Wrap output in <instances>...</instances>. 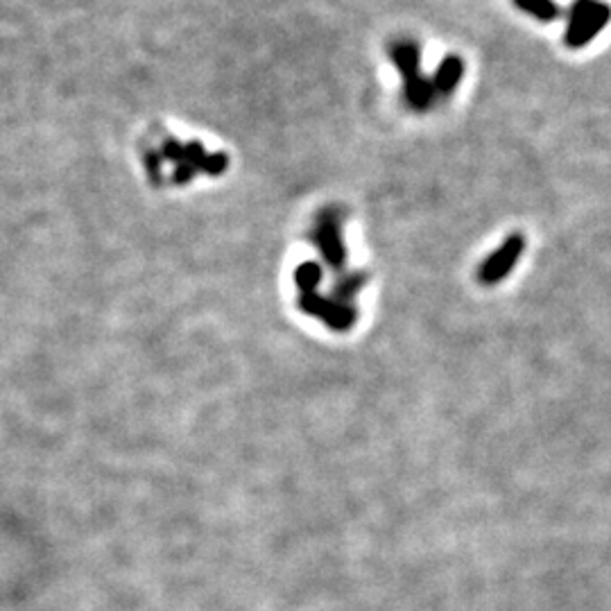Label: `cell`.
<instances>
[{"instance_id": "1", "label": "cell", "mask_w": 611, "mask_h": 611, "mask_svg": "<svg viewBox=\"0 0 611 611\" xmlns=\"http://www.w3.org/2000/svg\"><path fill=\"white\" fill-rule=\"evenodd\" d=\"M611 21V7L602 0H573L566 19L564 43L566 48H584L607 28Z\"/></svg>"}, {"instance_id": "2", "label": "cell", "mask_w": 611, "mask_h": 611, "mask_svg": "<svg viewBox=\"0 0 611 611\" xmlns=\"http://www.w3.org/2000/svg\"><path fill=\"white\" fill-rule=\"evenodd\" d=\"M299 306L306 315L317 317V320H322L329 329L338 333L354 329V324L358 320L354 304H342L338 299L322 297L317 295V292H301Z\"/></svg>"}, {"instance_id": "3", "label": "cell", "mask_w": 611, "mask_h": 611, "mask_svg": "<svg viewBox=\"0 0 611 611\" xmlns=\"http://www.w3.org/2000/svg\"><path fill=\"white\" fill-rule=\"evenodd\" d=\"M163 157L179 163H186V166H193L195 170H202L206 175H222L229 166V157L225 152H215L206 154L204 148L197 141L193 143H179L175 139L163 141Z\"/></svg>"}, {"instance_id": "4", "label": "cell", "mask_w": 611, "mask_h": 611, "mask_svg": "<svg viewBox=\"0 0 611 611\" xmlns=\"http://www.w3.org/2000/svg\"><path fill=\"white\" fill-rule=\"evenodd\" d=\"M523 249H526V238L521 234H512L503 240V245L496 249V252L489 254L483 265L478 268V281L483 286H496L501 283L507 274H510L519 258L523 256Z\"/></svg>"}, {"instance_id": "5", "label": "cell", "mask_w": 611, "mask_h": 611, "mask_svg": "<svg viewBox=\"0 0 611 611\" xmlns=\"http://www.w3.org/2000/svg\"><path fill=\"white\" fill-rule=\"evenodd\" d=\"M315 243L317 247H320V252L324 254L326 263H329L331 268L340 270L344 265V258H347V252H344V245H342L338 213L324 211L320 215V220H317V227H315Z\"/></svg>"}, {"instance_id": "6", "label": "cell", "mask_w": 611, "mask_h": 611, "mask_svg": "<svg viewBox=\"0 0 611 611\" xmlns=\"http://www.w3.org/2000/svg\"><path fill=\"white\" fill-rule=\"evenodd\" d=\"M464 75V62L460 55H446L444 62L437 66L435 77H433V89L440 96H451L458 89Z\"/></svg>"}, {"instance_id": "7", "label": "cell", "mask_w": 611, "mask_h": 611, "mask_svg": "<svg viewBox=\"0 0 611 611\" xmlns=\"http://www.w3.org/2000/svg\"><path fill=\"white\" fill-rule=\"evenodd\" d=\"M392 59L394 64H397V68L403 75V82H412L417 80V77H421V71H419V46L415 41H401L397 43V46L392 48Z\"/></svg>"}, {"instance_id": "8", "label": "cell", "mask_w": 611, "mask_h": 611, "mask_svg": "<svg viewBox=\"0 0 611 611\" xmlns=\"http://www.w3.org/2000/svg\"><path fill=\"white\" fill-rule=\"evenodd\" d=\"M514 5L541 23H553L562 16V10H559L555 0H514Z\"/></svg>"}, {"instance_id": "9", "label": "cell", "mask_w": 611, "mask_h": 611, "mask_svg": "<svg viewBox=\"0 0 611 611\" xmlns=\"http://www.w3.org/2000/svg\"><path fill=\"white\" fill-rule=\"evenodd\" d=\"M295 283L299 292H317L322 283V268L313 261L301 263L295 270Z\"/></svg>"}, {"instance_id": "10", "label": "cell", "mask_w": 611, "mask_h": 611, "mask_svg": "<svg viewBox=\"0 0 611 611\" xmlns=\"http://www.w3.org/2000/svg\"><path fill=\"white\" fill-rule=\"evenodd\" d=\"M365 283H367V274H363V272L354 274V277H344V279L338 283V288H335L333 299L342 301V304H349V299H354L356 292H358L360 288H363Z\"/></svg>"}]
</instances>
